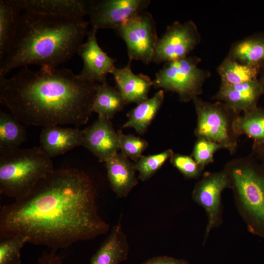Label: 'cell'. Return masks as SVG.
<instances>
[{
	"label": "cell",
	"instance_id": "3",
	"mask_svg": "<svg viewBox=\"0 0 264 264\" xmlns=\"http://www.w3.org/2000/svg\"><path fill=\"white\" fill-rule=\"evenodd\" d=\"M90 22L24 11L11 46L0 62V79L12 70L36 65L55 68L77 53Z\"/></svg>",
	"mask_w": 264,
	"mask_h": 264
},
{
	"label": "cell",
	"instance_id": "28",
	"mask_svg": "<svg viewBox=\"0 0 264 264\" xmlns=\"http://www.w3.org/2000/svg\"><path fill=\"white\" fill-rule=\"evenodd\" d=\"M174 154L173 151L169 149L156 154L143 155L134 163L135 170L138 172V178L142 181L150 179Z\"/></svg>",
	"mask_w": 264,
	"mask_h": 264
},
{
	"label": "cell",
	"instance_id": "32",
	"mask_svg": "<svg viewBox=\"0 0 264 264\" xmlns=\"http://www.w3.org/2000/svg\"><path fill=\"white\" fill-rule=\"evenodd\" d=\"M141 264H189L183 259H177L167 256H159L151 258Z\"/></svg>",
	"mask_w": 264,
	"mask_h": 264
},
{
	"label": "cell",
	"instance_id": "12",
	"mask_svg": "<svg viewBox=\"0 0 264 264\" xmlns=\"http://www.w3.org/2000/svg\"><path fill=\"white\" fill-rule=\"evenodd\" d=\"M97 30H89L87 40L79 47L77 53L82 59L83 67L78 76L81 79L102 83L107 81L108 74L115 68L116 60L110 57L99 46L96 37Z\"/></svg>",
	"mask_w": 264,
	"mask_h": 264
},
{
	"label": "cell",
	"instance_id": "11",
	"mask_svg": "<svg viewBox=\"0 0 264 264\" xmlns=\"http://www.w3.org/2000/svg\"><path fill=\"white\" fill-rule=\"evenodd\" d=\"M150 0H88V15L92 27L116 30L124 22L144 11Z\"/></svg>",
	"mask_w": 264,
	"mask_h": 264
},
{
	"label": "cell",
	"instance_id": "34",
	"mask_svg": "<svg viewBox=\"0 0 264 264\" xmlns=\"http://www.w3.org/2000/svg\"><path fill=\"white\" fill-rule=\"evenodd\" d=\"M252 154L260 162L264 164V145H253Z\"/></svg>",
	"mask_w": 264,
	"mask_h": 264
},
{
	"label": "cell",
	"instance_id": "5",
	"mask_svg": "<svg viewBox=\"0 0 264 264\" xmlns=\"http://www.w3.org/2000/svg\"><path fill=\"white\" fill-rule=\"evenodd\" d=\"M51 158L40 147L18 148L0 154V193L22 198L52 171Z\"/></svg>",
	"mask_w": 264,
	"mask_h": 264
},
{
	"label": "cell",
	"instance_id": "18",
	"mask_svg": "<svg viewBox=\"0 0 264 264\" xmlns=\"http://www.w3.org/2000/svg\"><path fill=\"white\" fill-rule=\"evenodd\" d=\"M105 163L111 189L117 197H127L138 183L134 163L118 153Z\"/></svg>",
	"mask_w": 264,
	"mask_h": 264
},
{
	"label": "cell",
	"instance_id": "13",
	"mask_svg": "<svg viewBox=\"0 0 264 264\" xmlns=\"http://www.w3.org/2000/svg\"><path fill=\"white\" fill-rule=\"evenodd\" d=\"M82 146L101 162H105L118 153V136L110 120L98 118L83 130Z\"/></svg>",
	"mask_w": 264,
	"mask_h": 264
},
{
	"label": "cell",
	"instance_id": "4",
	"mask_svg": "<svg viewBox=\"0 0 264 264\" xmlns=\"http://www.w3.org/2000/svg\"><path fill=\"white\" fill-rule=\"evenodd\" d=\"M223 170L229 178L235 204L248 230L264 237V164L251 154L229 161Z\"/></svg>",
	"mask_w": 264,
	"mask_h": 264
},
{
	"label": "cell",
	"instance_id": "15",
	"mask_svg": "<svg viewBox=\"0 0 264 264\" xmlns=\"http://www.w3.org/2000/svg\"><path fill=\"white\" fill-rule=\"evenodd\" d=\"M22 10L39 14L71 18L88 15V0H15Z\"/></svg>",
	"mask_w": 264,
	"mask_h": 264
},
{
	"label": "cell",
	"instance_id": "2",
	"mask_svg": "<svg viewBox=\"0 0 264 264\" xmlns=\"http://www.w3.org/2000/svg\"><path fill=\"white\" fill-rule=\"evenodd\" d=\"M100 84L83 80L67 68L32 70L25 66L0 79V102L26 125L81 126L92 112Z\"/></svg>",
	"mask_w": 264,
	"mask_h": 264
},
{
	"label": "cell",
	"instance_id": "19",
	"mask_svg": "<svg viewBox=\"0 0 264 264\" xmlns=\"http://www.w3.org/2000/svg\"><path fill=\"white\" fill-rule=\"evenodd\" d=\"M129 245L121 218L92 257L90 264H119L128 259Z\"/></svg>",
	"mask_w": 264,
	"mask_h": 264
},
{
	"label": "cell",
	"instance_id": "35",
	"mask_svg": "<svg viewBox=\"0 0 264 264\" xmlns=\"http://www.w3.org/2000/svg\"><path fill=\"white\" fill-rule=\"evenodd\" d=\"M261 83V84L262 85L263 89H264V77L263 80Z\"/></svg>",
	"mask_w": 264,
	"mask_h": 264
},
{
	"label": "cell",
	"instance_id": "26",
	"mask_svg": "<svg viewBox=\"0 0 264 264\" xmlns=\"http://www.w3.org/2000/svg\"><path fill=\"white\" fill-rule=\"evenodd\" d=\"M228 56L240 63L259 66L264 61V38H249L238 41Z\"/></svg>",
	"mask_w": 264,
	"mask_h": 264
},
{
	"label": "cell",
	"instance_id": "10",
	"mask_svg": "<svg viewBox=\"0 0 264 264\" xmlns=\"http://www.w3.org/2000/svg\"><path fill=\"white\" fill-rule=\"evenodd\" d=\"M199 41V32L193 21L175 22L158 39L152 62L159 65L188 56Z\"/></svg>",
	"mask_w": 264,
	"mask_h": 264
},
{
	"label": "cell",
	"instance_id": "9",
	"mask_svg": "<svg viewBox=\"0 0 264 264\" xmlns=\"http://www.w3.org/2000/svg\"><path fill=\"white\" fill-rule=\"evenodd\" d=\"M227 188H231L230 181L223 170L204 173L194 187L192 198L204 208L208 219L204 243L210 231L222 223L221 193Z\"/></svg>",
	"mask_w": 264,
	"mask_h": 264
},
{
	"label": "cell",
	"instance_id": "21",
	"mask_svg": "<svg viewBox=\"0 0 264 264\" xmlns=\"http://www.w3.org/2000/svg\"><path fill=\"white\" fill-rule=\"evenodd\" d=\"M21 11L15 0H0V62L11 46Z\"/></svg>",
	"mask_w": 264,
	"mask_h": 264
},
{
	"label": "cell",
	"instance_id": "1",
	"mask_svg": "<svg viewBox=\"0 0 264 264\" xmlns=\"http://www.w3.org/2000/svg\"><path fill=\"white\" fill-rule=\"evenodd\" d=\"M96 196L84 171L54 169L27 195L1 208L0 235H23L29 243L56 250L93 239L110 229L98 215Z\"/></svg>",
	"mask_w": 264,
	"mask_h": 264
},
{
	"label": "cell",
	"instance_id": "29",
	"mask_svg": "<svg viewBox=\"0 0 264 264\" xmlns=\"http://www.w3.org/2000/svg\"><path fill=\"white\" fill-rule=\"evenodd\" d=\"M119 148L121 154L136 162L148 147V142L143 138L133 134H126L121 130L117 132Z\"/></svg>",
	"mask_w": 264,
	"mask_h": 264
},
{
	"label": "cell",
	"instance_id": "17",
	"mask_svg": "<svg viewBox=\"0 0 264 264\" xmlns=\"http://www.w3.org/2000/svg\"><path fill=\"white\" fill-rule=\"evenodd\" d=\"M83 134V130L78 129L45 127L40 134V146L52 158L82 145Z\"/></svg>",
	"mask_w": 264,
	"mask_h": 264
},
{
	"label": "cell",
	"instance_id": "20",
	"mask_svg": "<svg viewBox=\"0 0 264 264\" xmlns=\"http://www.w3.org/2000/svg\"><path fill=\"white\" fill-rule=\"evenodd\" d=\"M164 99V90L160 89L151 98L137 104L127 113L128 120L123 128H133L139 134H144L156 115Z\"/></svg>",
	"mask_w": 264,
	"mask_h": 264
},
{
	"label": "cell",
	"instance_id": "14",
	"mask_svg": "<svg viewBox=\"0 0 264 264\" xmlns=\"http://www.w3.org/2000/svg\"><path fill=\"white\" fill-rule=\"evenodd\" d=\"M263 92L262 85L258 80L233 85L221 84L214 99L225 104L240 114L256 108Z\"/></svg>",
	"mask_w": 264,
	"mask_h": 264
},
{
	"label": "cell",
	"instance_id": "8",
	"mask_svg": "<svg viewBox=\"0 0 264 264\" xmlns=\"http://www.w3.org/2000/svg\"><path fill=\"white\" fill-rule=\"evenodd\" d=\"M125 42L129 60L152 62L158 40L155 22L152 15L145 10L124 22L115 30Z\"/></svg>",
	"mask_w": 264,
	"mask_h": 264
},
{
	"label": "cell",
	"instance_id": "6",
	"mask_svg": "<svg viewBox=\"0 0 264 264\" xmlns=\"http://www.w3.org/2000/svg\"><path fill=\"white\" fill-rule=\"evenodd\" d=\"M197 122L195 134L220 145L231 154L235 153L240 135L235 123L240 115L225 104L217 101L210 103L197 96L193 100Z\"/></svg>",
	"mask_w": 264,
	"mask_h": 264
},
{
	"label": "cell",
	"instance_id": "31",
	"mask_svg": "<svg viewBox=\"0 0 264 264\" xmlns=\"http://www.w3.org/2000/svg\"><path fill=\"white\" fill-rule=\"evenodd\" d=\"M170 159L171 164L187 178H198L204 170L191 155L174 154Z\"/></svg>",
	"mask_w": 264,
	"mask_h": 264
},
{
	"label": "cell",
	"instance_id": "16",
	"mask_svg": "<svg viewBox=\"0 0 264 264\" xmlns=\"http://www.w3.org/2000/svg\"><path fill=\"white\" fill-rule=\"evenodd\" d=\"M132 61L123 67H116L112 71L117 88L127 104H138L148 99V93L153 81L147 75L135 74L132 69Z\"/></svg>",
	"mask_w": 264,
	"mask_h": 264
},
{
	"label": "cell",
	"instance_id": "22",
	"mask_svg": "<svg viewBox=\"0 0 264 264\" xmlns=\"http://www.w3.org/2000/svg\"><path fill=\"white\" fill-rule=\"evenodd\" d=\"M127 105L118 89L107 81L100 83L92 106L98 118L110 120Z\"/></svg>",
	"mask_w": 264,
	"mask_h": 264
},
{
	"label": "cell",
	"instance_id": "33",
	"mask_svg": "<svg viewBox=\"0 0 264 264\" xmlns=\"http://www.w3.org/2000/svg\"><path fill=\"white\" fill-rule=\"evenodd\" d=\"M62 258L57 254V250L44 252L38 259L37 264H62Z\"/></svg>",
	"mask_w": 264,
	"mask_h": 264
},
{
	"label": "cell",
	"instance_id": "25",
	"mask_svg": "<svg viewBox=\"0 0 264 264\" xmlns=\"http://www.w3.org/2000/svg\"><path fill=\"white\" fill-rule=\"evenodd\" d=\"M240 136L244 134L253 141V145H264V110L257 107L240 115L235 123Z\"/></svg>",
	"mask_w": 264,
	"mask_h": 264
},
{
	"label": "cell",
	"instance_id": "27",
	"mask_svg": "<svg viewBox=\"0 0 264 264\" xmlns=\"http://www.w3.org/2000/svg\"><path fill=\"white\" fill-rule=\"evenodd\" d=\"M27 242L23 235H0V264H21V251Z\"/></svg>",
	"mask_w": 264,
	"mask_h": 264
},
{
	"label": "cell",
	"instance_id": "7",
	"mask_svg": "<svg viewBox=\"0 0 264 264\" xmlns=\"http://www.w3.org/2000/svg\"><path fill=\"white\" fill-rule=\"evenodd\" d=\"M200 59L186 56L165 63L156 74L153 87L176 93L179 100L187 102L202 93V86L209 72L198 67Z\"/></svg>",
	"mask_w": 264,
	"mask_h": 264
},
{
	"label": "cell",
	"instance_id": "24",
	"mask_svg": "<svg viewBox=\"0 0 264 264\" xmlns=\"http://www.w3.org/2000/svg\"><path fill=\"white\" fill-rule=\"evenodd\" d=\"M259 67L240 63L227 56L218 68L221 84L233 85L256 80Z\"/></svg>",
	"mask_w": 264,
	"mask_h": 264
},
{
	"label": "cell",
	"instance_id": "30",
	"mask_svg": "<svg viewBox=\"0 0 264 264\" xmlns=\"http://www.w3.org/2000/svg\"><path fill=\"white\" fill-rule=\"evenodd\" d=\"M219 144L209 140L198 138L195 142L191 156L203 169L214 162V155L219 149Z\"/></svg>",
	"mask_w": 264,
	"mask_h": 264
},
{
	"label": "cell",
	"instance_id": "23",
	"mask_svg": "<svg viewBox=\"0 0 264 264\" xmlns=\"http://www.w3.org/2000/svg\"><path fill=\"white\" fill-rule=\"evenodd\" d=\"M16 117L11 113L0 111V154L19 147L26 139V132Z\"/></svg>",
	"mask_w": 264,
	"mask_h": 264
}]
</instances>
